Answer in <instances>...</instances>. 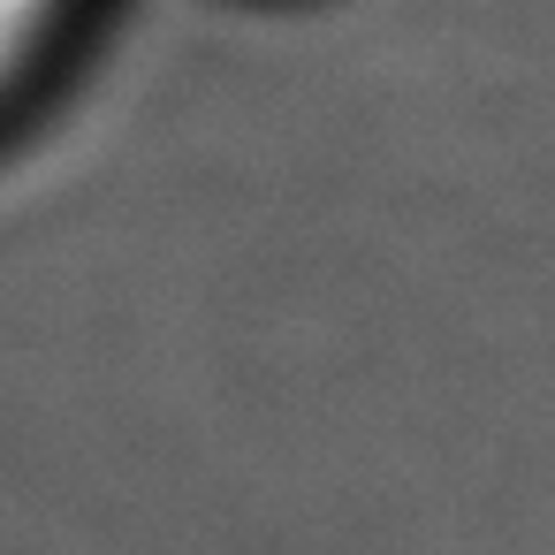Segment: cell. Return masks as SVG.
Here are the masks:
<instances>
[{
	"label": "cell",
	"mask_w": 555,
	"mask_h": 555,
	"mask_svg": "<svg viewBox=\"0 0 555 555\" xmlns=\"http://www.w3.org/2000/svg\"><path fill=\"white\" fill-rule=\"evenodd\" d=\"M54 16H62V0H0V85L39 54V39L54 31Z\"/></svg>",
	"instance_id": "6da1fadb"
}]
</instances>
